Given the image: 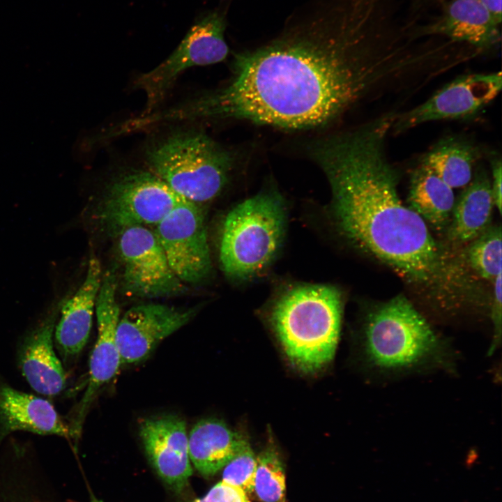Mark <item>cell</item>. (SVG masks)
I'll return each instance as SVG.
<instances>
[{
  "label": "cell",
  "instance_id": "13",
  "mask_svg": "<svg viewBox=\"0 0 502 502\" xmlns=\"http://www.w3.org/2000/svg\"><path fill=\"white\" fill-rule=\"evenodd\" d=\"M195 309L149 303L130 308L119 320L116 342L121 364L144 360L157 344L185 325Z\"/></svg>",
  "mask_w": 502,
  "mask_h": 502
},
{
  "label": "cell",
  "instance_id": "18",
  "mask_svg": "<svg viewBox=\"0 0 502 502\" xmlns=\"http://www.w3.org/2000/svg\"><path fill=\"white\" fill-rule=\"evenodd\" d=\"M16 431L70 436L68 424L47 400L0 381V442Z\"/></svg>",
  "mask_w": 502,
  "mask_h": 502
},
{
  "label": "cell",
  "instance_id": "2",
  "mask_svg": "<svg viewBox=\"0 0 502 502\" xmlns=\"http://www.w3.org/2000/svg\"><path fill=\"white\" fill-rule=\"evenodd\" d=\"M395 113L318 139L310 155L329 181L345 238L408 281L434 286L448 278V259L427 223L400 198V172L386 151Z\"/></svg>",
  "mask_w": 502,
  "mask_h": 502
},
{
  "label": "cell",
  "instance_id": "10",
  "mask_svg": "<svg viewBox=\"0 0 502 502\" xmlns=\"http://www.w3.org/2000/svg\"><path fill=\"white\" fill-rule=\"evenodd\" d=\"M119 252L123 264V285L127 294L144 298L179 294L183 282L169 266L153 230L135 226L119 235Z\"/></svg>",
  "mask_w": 502,
  "mask_h": 502
},
{
  "label": "cell",
  "instance_id": "21",
  "mask_svg": "<svg viewBox=\"0 0 502 502\" xmlns=\"http://www.w3.org/2000/svg\"><path fill=\"white\" fill-rule=\"evenodd\" d=\"M481 156L480 148L473 141L463 135H449L435 142L419 162L454 189L469 184Z\"/></svg>",
  "mask_w": 502,
  "mask_h": 502
},
{
  "label": "cell",
  "instance_id": "8",
  "mask_svg": "<svg viewBox=\"0 0 502 502\" xmlns=\"http://www.w3.org/2000/svg\"><path fill=\"white\" fill-rule=\"evenodd\" d=\"M227 26L222 10L210 11L201 17L188 31L174 51L151 71L140 75L136 87L146 96V115L160 103L178 77L194 66L218 63L229 52L225 40Z\"/></svg>",
  "mask_w": 502,
  "mask_h": 502
},
{
  "label": "cell",
  "instance_id": "5",
  "mask_svg": "<svg viewBox=\"0 0 502 502\" xmlns=\"http://www.w3.org/2000/svg\"><path fill=\"white\" fill-rule=\"evenodd\" d=\"M236 160L234 151L194 130L172 132L145 152L150 172L196 204L213 200L222 192Z\"/></svg>",
  "mask_w": 502,
  "mask_h": 502
},
{
  "label": "cell",
  "instance_id": "7",
  "mask_svg": "<svg viewBox=\"0 0 502 502\" xmlns=\"http://www.w3.org/2000/svg\"><path fill=\"white\" fill-rule=\"evenodd\" d=\"M185 199L151 172L133 170L110 183L99 217L108 231L119 235L130 227L157 225Z\"/></svg>",
  "mask_w": 502,
  "mask_h": 502
},
{
  "label": "cell",
  "instance_id": "16",
  "mask_svg": "<svg viewBox=\"0 0 502 502\" xmlns=\"http://www.w3.org/2000/svg\"><path fill=\"white\" fill-rule=\"evenodd\" d=\"M63 299L56 303L28 332L17 352L18 365L24 379L36 392L47 396L59 394L66 383V372L53 344Z\"/></svg>",
  "mask_w": 502,
  "mask_h": 502
},
{
  "label": "cell",
  "instance_id": "11",
  "mask_svg": "<svg viewBox=\"0 0 502 502\" xmlns=\"http://www.w3.org/2000/svg\"><path fill=\"white\" fill-rule=\"evenodd\" d=\"M153 230L170 267L184 283L196 284L211 273L212 263L203 213L183 200Z\"/></svg>",
  "mask_w": 502,
  "mask_h": 502
},
{
  "label": "cell",
  "instance_id": "26",
  "mask_svg": "<svg viewBox=\"0 0 502 502\" xmlns=\"http://www.w3.org/2000/svg\"><path fill=\"white\" fill-rule=\"evenodd\" d=\"M494 296L491 318L493 324V339L489 349L492 354L500 345L501 340V273L494 280Z\"/></svg>",
  "mask_w": 502,
  "mask_h": 502
},
{
  "label": "cell",
  "instance_id": "23",
  "mask_svg": "<svg viewBox=\"0 0 502 502\" xmlns=\"http://www.w3.org/2000/svg\"><path fill=\"white\" fill-rule=\"evenodd\" d=\"M261 502H286V478L275 447L267 446L257 457L254 490Z\"/></svg>",
  "mask_w": 502,
  "mask_h": 502
},
{
  "label": "cell",
  "instance_id": "22",
  "mask_svg": "<svg viewBox=\"0 0 502 502\" xmlns=\"http://www.w3.org/2000/svg\"><path fill=\"white\" fill-rule=\"evenodd\" d=\"M407 199L408 206L436 230L448 226L455 202L453 189L420 162L411 172Z\"/></svg>",
  "mask_w": 502,
  "mask_h": 502
},
{
  "label": "cell",
  "instance_id": "9",
  "mask_svg": "<svg viewBox=\"0 0 502 502\" xmlns=\"http://www.w3.org/2000/svg\"><path fill=\"white\" fill-rule=\"evenodd\" d=\"M501 89V71L460 75L425 101L405 112H396L391 134H402L434 121L473 118L489 105Z\"/></svg>",
  "mask_w": 502,
  "mask_h": 502
},
{
  "label": "cell",
  "instance_id": "15",
  "mask_svg": "<svg viewBox=\"0 0 502 502\" xmlns=\"http://www.w3.org/2000/svg\"><path fill=\"white\" fill-rule=\"evenodd\" d=\"M185 421L165 415L144 420L139 435L148 459L160 478L174 491H182L192 474Z\"/></svg>",
  "mask_w": 502,
  "mask_h": 502
},
{
  "label": "cell",
  "instance_id": "6",
  "mask_svg": "<svg viewBox=\"0 0 502 502\" xmlns=\"http://www.w3.org/2000/svg\"><path fill=\"white\" fill-rule=\"evenodd\" d=\"M286 214L282 197L273 190L234 207L224 220L220 236L219 257L224 273L246 280L265 270L282 246Z\"/></svg>",
  "mask_w": 502,
  "mask_h": 502
},
{
  "label": "cell",
  "instance_id": "20",
  "mask_svg": "<svg viewBox=\"0 0 502 502\" xmlns=\"http://www.w3.org/2000/svg\"><path fill=\"white\" fill-rule=\"evenodd\" d=\"M247 441L221 420H201L188 436L190 462L201 476H214L236 456Z\"/></svg>",
  "mask_w": 502,
  "mask_h": 502
},
{
  "label": "cell",
  "instance_id": "28",
  "mask_svg": "<svg viewBox=\"0 0 502 502\" xmlns=\"http://www.w3.org/2000/svg\"><path fill=\"white\" fill-rule=\"evenodd\" d=\"M494 18L501 24V0H480Z\"/></svg>",
  "mask_w": 502,
  "mask_h": 502
},
{
  "label": "cell",
  "instance_id": "29",
  "mask_svg": "<svg viewBox=\"0 0 502 502\" xmlns=\"http://www.w3.org/2000/svg\"><path fill=\"white\" fill-rule=\"evenodd\" d=\"M413 1H414L417 4H418V3H420L429 1H430V0H413Z\"/></svg>",
  "mask_w": 502,
  "mask_h": 502
},
{
  "label": "cell",
  "instance_id": "24",
  "mask_svg": "<svg viewBox=\"0 0 502 502\" xmlns=\"http://www.w3.org/2000/svg\"><path fill=\"white\" fill-rule=\"evenodd\" d=\"M470 243V265L482 278L494 281L501 273V226H489Z\"/></svg>",
  "mask_w": 502,
  "mask_h": 502
},
{
  "label": "cell",
  "instance_id": "19",
  "mask_svg": "<svg viewBox=\"0 0 502 502\" xmlns=\"http://www.w3.org/2000/svg\"><path fill=\"white\" fill-rule=\"evenodd\" d=\"M494 206L490 177L478 167L455 202L448 226L449 238L459 243L473 241L489 227Z\"/></svg>",
  "mask_w": 502,
  "mask_h": 502
},
{
  "label": "cell",
  "instance_id": "12",
  "mask_svg": "<svg viewBox=\"0 0 502 502\" xmlns=\"http://www.w3.org/2000/svg\"><path fill=\"white\" fill-rule=\"evenodd\" d=\"M116 288L112 272L102 275L96 301L98 336L89 361V383L68 424L70 436L75 440L81 434L85 418L100 388L116 374L121 365L116 336L120 318Z\"/></svg>",
  "mask_w": 502,
  "mask_h": 502
},
{
  "label": "cell",
  "instance_id": "17",
  "mask_svg": "<svg viewBox=\"0 0 502 502\" xmlns=\"http://www.w3.org/2000/svg\"><path fill=\"white\" fill-rule=\"evenodd\" d=\"M102 277L100 261L91 257L82 283L71 296L63 299L54 337L65 360L77 356L88 341Z\"/></svg>",
  "mask_w": 502,
  "mask_h": 502
},
{
  "label": "cell",
  "instance_id": "3",
  "mask_svg": "<svg viewBox=\"0 0 502 502\" xmlns=\"http://www.w3.org/2000/svg\"><path fill=\"white\" fill-rule=\"evenodd\" d=\"M342 313L341 294L330 285H301L274 305L271 321L284 353L297 370L313 373L333 359Z\"/></svg>",
  "mask_w": 502,
  "mask_h": 502
},
{
  "label": "cell",
  "instance_id": "1",
  "mask_svg": "<svg viewBox=\"0 0 502 502\" xmlns=\"http://www.w3.org/2000/svg\"><path fill=\"white\" fill-rule=\"evenodd\" d=\"M431 55L395 0H312L267 43L234 55L223 87L186 102L185 119L324 126L363 100L419 82Z\"/></svg>",
  "mask_w": 502,
  "mask_h": 502
},
{
  "label": "cell",
  "instance_id": "4",
  "mask_svg": "<svg viewBox=\"0 0 502 502\" xmlns=\"http://www.w3.org/2000/svg\"><path fill=\"white\" fill-rule=\"evenodd\" d=\"M362 348L367 365L379 372H413L450 363L445 341L402 295L367 314Z\"/></svg>",
  "mask_w": 502,
  "mask_h": 502
},
{
  "label": "cell",
  "instance_id": "14",
  "mask_svg": "<svg viewBox=\"0 0 502 502\" xmlns=\"http://www.w3.org/2000/svg\"><path fill=\"white\" fill-rule=\"evenodd\" d=\"M500 27L480 0H447L437 17L413 31L418 38H441L484 53L500 44Z\"/></svg>",
  "mask_w": 502,
  "mask_h": 502
},
{
  "label": "cell",
  "instance_id": "27",
  "mask_svg": "<svg viewBox=\"0 0 502 502\" xmlns=\"http://www.w3.org/2000/svg\"><path fill=\"white\" fill-rule=\"evenodd\" d=\"M491 167V188L495 206L499 212H501L502 201V160L501 156L492 155L490 158Z\"/></svg>",
  "mask_w": 502,
  "mask_h": 502
},
{
  "label": "cell",
  "instance_id": "25",
  "mask_svg": "<svg viewBox=\"0 0 502 502\" xmlns=\"http://www.w3.org/2000/svg\"><path fill=\"white\" fill-rule=\"evenodd\" d=\"M257 457L247 441L223 468L222 480L241 488L246 494L254 490Z\"/></svg>",
  "mask_w": 502,
  "mask_h": 502
}]
</instances>
